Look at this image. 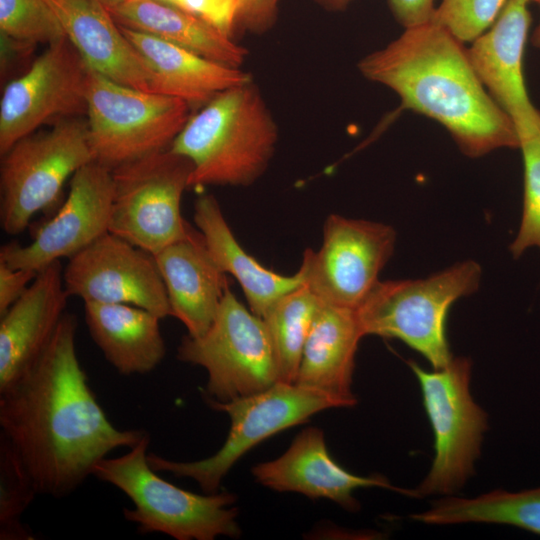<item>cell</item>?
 Here are the masks:
<instances>
[{
  "mask_svg": "<svg viewBox=\"0 0 540 540\" xmlns=\"http://www.w3.org/2000/svg\"><path fill=\"white\" fill-rule=\"evenodd\" d=\"M0 33L33 46L67 38L47 0H0Z\"/></svg>",
  "mask_w": 540,
  "mask_h": 540,
  "instance_id": "29",
  "label": "cell"
},
{
  "mask_svg": "<svg viewBox=\"0 0 540 540\" xmlns=\"http://www.w3.org/2000/svg\"><path fill=\"white\" fill-rule=\"evenodd\" d=\"M86 65L106 78L153 92V75L99 0H47Z\"/></svg>",
  "mask_w": 540,
  "mask_h": 540,
  "instance_id": "19",
  "label": "cell"
},
{
  "mask_svg": "<svg viewBox=\"0 0 540 540\" xmlns=\"http://www.w3.org/2000/svg\"><path fill=\"white\" fill-rule=\"evenodd\" d=\"M63 268L39 271L25 292L0 315V392L18 380L52 339L66 313Z\"/></svg>",
  "mask_w": 540,
  "mask_h": 540,
  "instance_id": "18",
  "label": "cell"
},
{
  "mask_svg": "<svg viewBox=\"0 0 540 540\" xmlns=\"http://www.w3.org/2000/svg\"><path fill=\"white\" fill-rule=\"evenodd\" d=\"M205 398L212 409L230 418V429L222 447L214 455L193 462L173 461L153 453L147 456L155 471L191 478L205 493L218 492L233 465L258 443L306 422L320 411L349 407L333 395L281 381L259 393L230 401Z\"/></svg>",
  "mask_w": 540,
  "mask_h": 540,
  "instance_id": "6",
  "label": "cell"
},
{
  "mask_svg": "<svg viewBox=\"0 0 540 540\" xmlns=\"http://www.w3.org/2000/svg\"><path fill=\"white\" fill-rule=\"evenodd\" d=\"M193 164L169 148L112 169L109 232L152 255L187 238L193 227L181 214Z\"/></svg>",
  "mask_w": 540,
  "mask_h": 540,
  "instance_id": "9",
  "label": "cell"
},
{
  "mask_svg": "<svg viewBox=\"0 0 540 540\" xmlns=\"http://www.w3.org/2000/svg\"><path fill=\"white\" fill-rule=\"evenodd\" d=\"M120 26V25H119ZM153 75V92L200 109L217 94L252 81L249 73L207 59L158 37L120 26Z\"/></svg>",
  "mask_w": 540,
  "mask_h": 540,
  "instance_id": "21",
  "label": "cell"
},
{
  "mask_svg": "<svg viewBox=\"0 0 540 540\" xmlns=\"http://www.w3.org/2000/svg\"><path fill=\"white\" fill-rule=\"evenodd\" d=\"M108 11L120 26L227 66L240 68L248 54L246 48L209 22L157 0H125Z\"/></svg>",
  "mask_w": 540,
  "mask_h": 540,
  "instance_id": "25",
  "label": "cell"
},
{
  "mask_svg": "<svg viewBox=\"0 0 540 540\" xmlns=\"http://www.w3.org/2000/svg\"><path fill=\"white\" fill-rule=\"evenodd\" d=\"M506 0H442L433 21L463 43L472 42L495 21Z\"/></svg>",
  "mask_w": 540,
  "mask_h": 540,
  "instance_id": "31",
  "label": "cell"
},
{
  "mask_svg": "<svg viewBox=\"0 0 540 540\" xmlns=\"http://www.w3.org/2000/svg\"><path fill=\"white\" fill-rule=\"evenodd\" d=\"M524 163L523 212L510 252L519 258L527 249H540V129L519 140Z\"/></svg>",
  "mask_w": 540,
  "mask_h": 540,
  "instance_id": "30",
  "label": "cell"
},
{
  "mask_svg": "<svg viewBox=\"0 0 540 540\" xmlns=\"http://www.w3.org/2000/svg\"><path fill=\"white\" fill-rule=\"evenodd\" d=\"M236 4V0H232Z\"/></svg>",
  "mask_w": 540,
  "mask_h": 540,
  "instance_id": "38",
  "label": "cell"
},
{
  "mask_svg": "<svg viewBox=\"0 0 540 540\" xmlns=\"http://www.w3.org/2000/svg\"><path fill=\"white\" fill-rule=\"evenodd\" d=\"M362 337L355 310L322 302L307 336L295 383L354 406L357 398L352 378Z\"/></svg>",
  "mask_w": 540,
  "mask_h": 540,
  "instance_id": "22",
  "label": "cell"
},
{
  "mask_svg": "<svg viewBox=\"0 0 540 540\" xmlns=\"http://www.w3.org/2000/svg\"><path fill=\"white\" fill-rule=\"evenodd\" d=\"M422 392L423 404L434 432L435 455L431 469L408 496L452 495L474 472L480 455L487 414L470 393L472 363L453 357L440 369L426 371L408 361Z\"/></svg>",
  "mask_w": 540,
  "mask_h": 540,
  "instance_id": "10",
  "label": "cell"
},
{
  "mask_svg": "<svg viewBox=\"0 0 540 540\" xmlns=\"http://www.w3.org/2000/svg\"><path fill=\"white\" fill-rule=\"evenodd\" d=\"M193 219L213 260L221 271L237 279L249 309L257 316L262 317L275 301L305 284L301 267L294 275L284 276L250 256L236 240L212 194L196 199Z\"/></svg>",
  "mask_w": 540,
  "mask_h": 540,
  "instance_id": "23",
  "label": "cell"
},
{
  "mask_svg": "<svg viewBox=\"0 0 540 540\" xmlns=\"http://www.w3.org/2000/svg\"><path fill=\"white\" fill-rule=\"evenodd\" d=\"M531 3L536 0H506L492 25L467 48L475 72L512 120L518 140L540 129V111L529 98L523 74Z\"/></svg>",
  "mask_w": 540,
  "mask_h": 540,
  "instance_id": "16",
  "label": "cell"
},
{
  "mask_svg": "<svg viewBox=\"0 0 540 540\" xmlns=\"http://www.w3.org/2000/svg\"><path fill=\"white\" fill-rule=\"evenodd\" d=\"M279 0H236L233 26L263 33L275 22Z\"/></svg>",
  "mask_w": 540,
  "mask_h": 540,
  "instance_id": "32",
  "label": "cell"
},
{
  "mask_svg": "<svg viewBox=\"0 0 540 540\" xmlns=\"http://www.w3.org/2000/svg\"><path fill=\"white\" fill-rule=\"evenodd\" d=\"M177 359L203 367L205 397L230 401L264 391L279 381L272 343L263 319L228 287L218 313L200 336H184Z\"/></svg>",
  "mask_w": 540,
  "mask_h": 540,
  "instance_id": "11",
  "label": "cell"
},
{
  "mask_svg": "<svg viewBox=\"0 0 540 540\" xmlns=\"http://www.w3.org/2000/svg\"><path fill=\"white\" fill-rule=\"evenodd\" d=\"M278 126L251 82L217 94L190 116L169 149L189 158V187L248 186L265 172Z\"/></svg>",
  "mask_w": 540,
  "mask_h": 540,
  "instance_id": "3",
  "label": "cell"
},
{
  "mask_svg": "<svg viewBox=\"0 0 540 540\" xmlns=\"http://www.w3.org/2000/svg\"><path fill=\"white\" fill-rule=\"evenodd\" d=\"M89 67L66 38L47 46L0 101V155L42 125L86 115Z\"/></svg>",
  "mask_w": 540,
  "mask_h": 540,
  "instance_id": "13",
  "label": "cell"
},
{
  "mask_svg": "<svg viewBox=\"0 0 540 540\" xmlns=\"http://www.w3.org/2000/svg\"><path fill=\"white\" fill-rule=\"evenodd\" d=\"M395 242L390 225L331 214L320 249L303 253L305 284L323 303L356 310L380 281Z\"/></svg>",
  "mask_w": 540,
  "mask_h": 540,
  "instance_id": "12",
  "label": "cell"
},
{
  "mask_svg": "<svg viewBox=\"0 0 540 540\" xmlns=\"http://www.w3.org/2000/svg\"><path fill=\"white\" fill-rule=\"evenodd\" d=\"M147 433L122 456L100 460L93 469L99 480L121 490L134 504L124 508L127 521L140 533H163L177 540H214L218 536L239 537L235 494H196L175 486L148 463Z\"/></svg>",
  "mask_w": 540,
  "mask_h": 540,
  "instance_id": "4",
  "label": "cell"
},
{
  "mask_svg": "<svg viewBox=\"0 0 540 540\" xmlns=\"http://www.w3.org/2000/svg\"><path fill=\"white\" fill-rule=\"evenodd\" d=\"M321 304L304 284L275 301L261 317L274 350L279 381L295 383L304 345Z\"/></svg>",
  "mask_w": 540,
  "mask_h": 540,
  "instance_id": "27",
  "label": "cell"
},
{
  "mask_svg": "<svg viewBox=\"0 0 540 540\" xmlns=\"http://www.w3.org/2000/svg\"><path fill=\"white\" fill-rule=\"evenodd\" d=\"M167 291L171 316L197 337L212 325L226 289V273L210 255L203 235L191 234L154 255Z\"/></svg>",
  "mask_w": 540,
  "mask_h": 540,
  "instance_id": "20",
  "label": "cell"
},
{
  "mask_svg": "<svg viewBox=\"0 0 540 540\" xmlns=\"http://www.w3.org/2000/svg\"><path fill=\"white\" fill-rule=\"evenodd\" d=\"M95 161L87 121L68 117L46 131L18 140L1 155L0 223L10 235L22 233L32 217L58 199L64 183Z\"/></svg>",
  "mask_w": 540,
  "mask_h": 540,
  "instance_id": "8",
  "label": "cell"
},
{
  "mask_svg": "<svg viewBox=\"0 0 540 540\" xmlns=\"http://www.w3.org/2000/svg\"><path fill=\"white\" fill-rule=\"evenodd\" d=\"M358 69L393 90L405 109L444 126L468 157L519 147L512 120L479 79L464 43L433 20L405 28Z\"/></svg>",
  "mask_w": 540,
  "mask_h": 540,
  "instance_id": "2",
  "label": "cell"
},
{
  "mask_svg": "<svg viewBox=\"0 0 540 540\" xmlns=\"http://www.w3.org/2000/svg\"><path fill=\"white\" fill-rule=\"evenodd\" d=\"M66 292L84 302L128 304L163 319L171 307L154 255L107 232L69 259Z\"/></svg>",
  "mask_w": 540,
  "mask_h": 540,
  "instance_id": "14",
  "label": "cell"
},
{
  "mask_svg": "<svg viewBox=\"0 0 540 540\" xmlns=\"http://www.w3.org/2000/svg\"><path fill=\"white\" fill-rule=\"evenodd\" d=\"M481 267L467 260L421 279L379 281L355 310L363 336L395 338L434 369L453 358L446 336L451 305L479 288Z\"/></svg>",
  "mask_w": 540,
  "mask_h": 540,
  "instance_id": "5",
  "label": "cell"
},
{
  "mask_svg": "<svg viewBox=\"0 0 540 540\" xmlns=\"http://www.w3.org/2000/svg\"><path fill=\"white\" fill-rule=\"evenodd\" d=\"M38 495L22 460L0 434V539L33 540L35 535L22 516Z\"/></svg>",
  "mask_w": 540,
  "mask_h": 540,
  "instance_id": "28",
  "label": "cell"
},
{
  "mask_svg": "<svg viewBox=\"0 0 540 540\" xmlns=\"http://www.w3.org/2000/svg\"><path fill=\"white\" fill-rule=\"evenodd\" d=\"M86 102L95 161L111 170L168 149L191 116L181 99L121 85L90 68Z\"/></svg>",
  "mask_w": 540,
  "mask_h": 540,
  "instance_id": "7",
  "label": "cell"
},
{
  "mask_svg": "<svg viewBox=\"0 0 540 540\" xmlns=\"http://www.w3.org/2000/svg\"><path fill=\"white\" fill-rule=\"evenodd\" d=\"M84 316L94 343L120 374L149 373L164 359L161 318L150 311L128 304L84 302Z\"/></svg>",
  "mask_w": 540,
  "mask_h": 540,
  "instance_id": "24",
  "label": "cell"
},
{
  "mask_svg": "<svg viewBox=\"0 0 540 540\" xmlns=\"http://www.w3.org/2000/svg\"><path fill=\"white\" fill-rule=\"evenodd\" d=\"M100 3L105 6L108 10L119 5L125 0H99Z\"/></svg>",
  "mask_w": 540,
  "mask_h": 540,
  "instance_id": "37",
  "label": "cell"
},
{
  "mask_svg": "<svg viewBox=\"0 0 540 540\" xmlns=\"http://www.w3.org/2000/svg\"><path fill=\"white\" fill-rule=\"evenodd\" d=\"M536 3L539 5L540 7V0H536ZM531 42L533 44L534 47L540 49V18H539V22L532 34V37H531Z\"/></svg>",
  "mask_w": 540,
  "mask_h": 540,
  "instance_id": "35",
  "label": "cell"
},
{
  "mask_svg": "<svg viewBox=\"0 0 540 540\" xmlns=\"http://www.w3.org/2000/svg\"><path fill=\"white\" fill-rule=\"evenodd\" d=\"M412 518L431 525L505 524L540 535V487L519 492L498 489L474 498L449 495Z\"/></svg>",
  "mask_w": 540,
  "mask_h": 540,
  "instance_id": "26",
  "label": "cell"
},
{
  "mask_svg": "<svg viewBox=\"0 0 540 540\" xmlns=\"http://www.w3.org/2000/svg\"><path fill=\"white\" fill-rule=\"evenodd\" d=\"M113 203L112 170L97 161L79 169L58 212L27 245L0 248V261L12 268L41 271L60 259H70L109 232Z\"/></svg>",
  "mask_w": 540,
  "mask_h": 540,
  "instance_id": "15",
  "label": "cell"
},
{
  "mask_svg": "<svg viewBox=\"0 0 540 540\" xmlns=\"http://www.w3.org/2000/svg\"><path fill=\"white\" fill-rule=\"evenodd\" d=\"M435 0H389L392 12L397 21L409 28L427 23L433 19L436 7Z\"/></svg>",
  "mask_w": 540,
  "mask_h": 540,
  "instance_id": "34",
  "label": "cell"
},
{
  "mask_svg": "<svg viewBox=\"0 0 540 540\" xmlns=\"http://www.w3.org/2000/svg\"><path fill=\"white\" fill-rule=\"evenodd\" d=\"M77 317L66 312L30 368L0 392L1 432L38 494L76 490L109 453L147 432L113 425L91 390L76 352Z\"/></svg>",
  "mask_w": 540,
  "mask_h": 540,
  "instance_id": "1",
  "label": "cell"
},
{
  "mask_svg": "<svg viewBox=\"0 0 540 540\" xmlns=\"http://www.w3.org/2000/svg\"><path fill=\"white\" fill-rule=\"evenodd\" d=\"M252 475L261 485L278 492H297L313 499H329L355 512L359 488L380 487L407 495L408 489L393 486L382 475L358 476L341 467L329 454L324 433L307 427L280 457L259 463Z\"/></svg>",
  "mask_w": 540,
  "mask_h": 540,
  "instance_id": "17",
  "label": "cell"
},
{
  "mask_svg": "<svg viewBox=\"0 0 540 540\" xmlns=\"http://www.w3.org/2000/svg\"><path fill=\"white\" fill-rule=\"evenodd\" d=\"M38 272L12 268L0 261V315L25 292Z\"/></svg>",
  "mask_w": 540,
  "mask_h": 540,
  "instance_id": "33",
  "label": "cell"
},
{
  "mask_svg": "<svg viewBox=\"0 0 540 540\" xmlns=\"http://www.w3.org/2000/svg\"><path fill=\"white\" fill-rule=\"evenodd\" d=\"M323 1L329 4L331 7L342 8L346 6L351 0H323Z\"/></svg>",
  "mask_w": 540,
  "mask_h": 540,
  "instance_id": "36",
  "label": "cell"
}]
</instances>
